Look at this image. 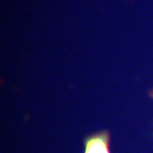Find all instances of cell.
<instances>
[{
    "label": "cell",
    "mask_w": 153,
    "mask_h": 153,
    "mask_svg": "<svg viewBox=\"0 0 153 153\" xmlns=\"http://www.w3.org/2000/svg\"><path fill=\"white\" fill-rule=\"evenodd\" d=\"M85 153H109L107 133L90 137L86 141Z\"/></svg>",
    "instance_id": "6da1fadb"
}]
</instances>
